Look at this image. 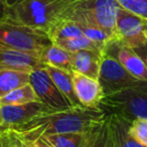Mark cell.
<instances>
[{
	"label": "cell",
	"mask_w": 147,
	"mask_h": 147,
	"mask_svg": "<svg viewBox=\"0 0 147 147\" xmlns=\"http://www.w3.org/2000/svg\"><path fill=\"white\" fill-rule=\"evenodd\" d=\"M107 114L101 108L73 107L63 111H51L28 122L0 129L18 136L27 144L47 135L71 132H89L105 122Z\"/></svg>",
	"instance_id": "obj_1"
},
{
	"label": "cell",
	"mask_w": 147,
	"mask_h": 147,
	"mask_svg": "<svg viewBox=\"0 0 147 147\" xmlns=\"http://www.w3.org/2000/svg\"><path fill=\"white\" fill-rule=\"evenodd\" d=\"M89 0H23L7 8L4 18L47 33L59 21L71 19Z\"/></svg>",
	"instance_id": "obj_2"
},
{
	"label": "cell",
	"mask_w": 147,
	"mask_h": 147,
	"mask_svg": "<svg viewBox=\"0 0 147 147\" xmlns=\"http://www.w3.org/2000/svg\"><path fill=\"white\" fill-rule=\"evenodd\" d=\"M51 45V41L47 33L9 19H0V49H12L40 55Z\"/></svg>",
	"instance_id": "obj_3"
},
{
	"label": "cell",
	"mask_w": 147,
	"mask_h": 147,
	"mask_svg": "<svg viewBox=\"0 0 147 147\" xmlns=\"http://www.w3.org/2000/svg\"><path fill=\"white\" fill-rule=\"evenodd\" d=\"M99 108L106 114H115L127 122L147 119V85L105 95Z\"/></svg>",
	"instance_id": "obj_4"
},
{
	"label": "cell",
	"mask_w": 147,
	"mask_h": 147,
	"mask_svg": "<svg viewBox=\"0 0 147 147\" xmlns=\"http://www.w3.org/2000/svg\"><path fill=\"white\" fill-rule=\"evenodd\" d=\"M117 0H89L76 11L71 19L91 23L117 40V16L120 9Z\"/></svg>",
	"instance_id": "obj_5"
},
{
	"label": "cell",
	"mask_w": 147,
	"mask_h": 147,
	"mask_svg": "<svg viewBox=\"0 0 147 147\" xmlns=\"http://www.w3.org/2000/svg\"><path fill=\"white\" fill-rule=\"evenodd\" d=\"M98 81L105 95L147 85V83L133 77L116 59L106 53L103 55Z\"/></svg>",
	"instance_id": "obj_6"
},
{
	"label": "cell",
	"mask_w": 147,
	"mask_h": 147,
	"mask_svg": "<svg viewBox=\"0 0 147 147\" xmlns=\"http://www.w3.org/2000/svg\"><path fill=\"white\" fill-rule=\"evenodd\" d=\"M117 40L133 49L147 45V18L120 7L117 16Z\"/></svg>",
	"instance_id": "obj_7"
},
{
	"label": "cell",
	"mask_w": 147,
	"mask_h": 147,
	"mask_svg": "<svg viewBox=\"0 0 147 147\" xmlns=\"http://www.w3.org/2000/svg\"><path fill=\"white\" fill-rule=\"evenodd\" d=\"M30 85L39 101L53 110L63 111L73 108L69 101L61 93L45 69H37L30 73Z\"/></svg>",
	"instance_id": "obj_8"
},
{
	"label": "cell",
	"mask_w": 147,
	"mask_h": 147,
	"mask_svg": "<svg viewBox=\"0 0 147 147\" xmlns=\"http://www.w3.org/2000/svg\"><path fill=\"white\" fill-rule=\"evenodd\" d=\"M105 53L116 59L133 77L147 83V65L133 49L118 40H112L107 45Z\"/></svg>",
	"instance_id": "obj_9"
},
{
	"label": "cell",
	"mask_w": 147,
	"mask_h": 147,
	"mask_svg": "<svg viewBox=\"0 0 147 147\" xmlns=\"http://www.w3.org/2000/svg\"><path fill=\"white\" fill-rule=\"evenodd\" d=\"M74 91L81 105L88 108H99L105 97L99 81L87 77L77 71L71 73Z\"/></svg>",
	"instance_id": "obj_10"
},
{
	"label": "cell",
	"mask_w": 147,
	"mask_h": 147,
	"mask_svg": "<svg viewBox=\"0 0 147 147\" xmlns=\"http://www.w3.org/2000/svg\"><path fill=\"white\" fill-rule=\"evenodd\" d=\"M0 110L3 118V126L0 129L23 124L42 113L55 111L42 102H29L22 105L0 106Z\"/></svg>",
	"instance_id": "obj_11"
},
{
	"label": "cell",
	"mask_w": 147,
	"mask_h": 147,
	"mask_svg": "<svg viewBox=\"0 0 147 147\" xmlns=\"http://www.w3.org/2000/svg\"><path fill=\"white\" fill-rule=\"evenodd\" d=\"M10 69L31 73L37 69H45L39 55L12 49H0V69Z\"/></svg>",
	"instance_id": "obj_12"
},
{
	"label": "cell",
	"mask_w": 147,
	"mask_h": 147,
	"mask_svg": "<svg viewBox=\"0 0 147 147\" xmlns=\"http://www.w3.org/2000/svg\"><path fill=\"white\" fill-rule=\"evenodd\" d=\"M104 55L105 53L96 49H82L71 53L75 71L98 81Z\"/></svg>",
	"instance_id": "obj_13"
},
{
	"label": "cell",
	"mask_w": 147,
	"mask_h": 147,
	"mask_svg": "<svg viewBox=\"0 0 147 147\" xmlns=\"http://www.w3.org/2000/svg\"><path fill=\"white\" fill-rule=\"evenodd\" d=\"M41 63H45V67H53L65 71L67 73H73L75 71L73 63L71 53L51 43L39 55Z\"/></svg>",
	"instance_id": "obj_14"
},
{
	"label": "cell",
	"mask_w": 147,
	"mask_h": 147,
	"mask_svg": "<svg viewBox=\"0 0 147 147\" xmlns=\"http://www.w3.org/2000/svg\"><path fill=\"white\" fill-rule=\"evenodd\" d=\"M107 115L109 116L115 147H145L129 134L130 123L115 114Z\"/></svg>",
	"instance_id": "obj_15"
},
{
	"label": "cell",
	"mask_w": 147,
	"mask_h": 147,
	"mask_svg": "<svg viewBox=\"0 0 147 147\" xmlns=\"http://www.w3.org/2000/svg\"><path fill=\"white\" fill-rule=\"evenodd\" d=\"M30 73L18 69H0V98L28 84Z\"/></svg>",
	"instance_id": "obj_16"
},
{
	"label": "cell",
	"mask_w": 147,
	"mask_h": 147,
	"mask_svg": "<svg viewBox=\"0 0 147 147\" xmlns=\"http://www.w3.org/2000/svg\"><path fill=\"white\" fill-rule=\"evenodd\" d=\"M45 69L49 73V77L51 78V80L53 81V83L55 84V86L57 87L61 93L69 101V103L71 104L73 107H81V103L79 102L78 98H77L75 91H74V86L73 82H71V74L67 73L65 71H61L59 69L53 67H49L47 65Z\"/></svg>",
	"instance_id": "obj_17"
},
{
	"label": "cell",
	"mask_w": 147,
	"mask_h": 147,
	"mask_svg": "<svg viewBox=\"0 0 147 147\" xmlns=\"http://www.w3.org/2000/svg\"><path fill=\"white\" fill-rule=\"evenodd\" d=\"M92 131L63 133V134L47 135L43 137L53 147H87L91 140Z\"/></svg>",
	"instance_id": "obj_18"
},
{
	"label": "cell",
	"mask_w": 147,
	"mask_h": 147,
	"mask_svg": "<svg viewBox=\"0 0 147 147\" xmlns=\"http://www.w3.org/2000/svg\"><path fill=\"white\" fill-rule=\"evenodd\" d=\"M29 102H40L30 83L12 91L0 98V106L22 105Z\"/></svg>",
	"instance_id": "obj_19"
},
{
	"label": "cell",
	"mask_w": 147,
	"mask_h": 147,
	"mask_svg": "<svg viewBox=\"0 0 147 147\" xmlns=\"http://www.w3.org/2000/svg\"><path fill=\"white\" fill-rule=\"evenodd\" d=\"M87 147H115L109 116L103 124L92 131V136Z\"/></svg>",
	"instance_id": "obj_20"
},
{
	"label": "cell",
	"mask_w": 147,
	"mask_h": 147,
	"mask_svg": "<svg viewBox=\"0 0 147 147\" xmlns=\"http://www.w3.org/2000/svg\"><path fill=\"white\" fill-rule=\"evenodd\" d=\"M76 22L79 24L80 28L82 29L85 36L90 39L91 41H93L95 45H97L104 51L106 49L107 45L113 40L108 33L105 32L103 29H101L100 27L96 26V25L84 22V21H76Z\"/></svg>",
	"instance_id": "obj_21"
},
{
	"label": "cell",
	"mask_w": 147,
	"mask_h": 147,
	"mask_svg": "<svg viewBox=\"0 0 147 147\" xmlns=\"http://www.w3.org/2000/svg\"><path fill=\"white\" fill-rule=\"evenodd\" d=\"M53 43L69 51V53H76V51H82V49H96V51L105 53L103 49H101L98 45H95L93 41H91L86 36L69 39H57V40L53 41Z\"/></svg>",
	"instance_id": "obj_22"
},
{
	"label": "cell",
	"mask_w": 147,
	"mask_h": 147,
	"mask_svg": "<svg viewBox=\"0 0 147 147\" xmlns=\"http://www.w3.org/2000/svg\"><path fill=\"white\" fill-rule=\"evenodd\" d=\"M129 134L147 147V119H136L129 126Z\"/></svg>",
	"instance_id": "obj_23"
},
{
	"label": "cell",
	"mask_w": 147,
	"mask_h": 147,
	"mask_svg": "<svg viewBox=\"0 0 147 147\" xmlns=\"http://www.w3.org/2000/svg\"><path fill=\"white\" fill-rule=\"evenodd\" d=\"M122 8L147 18V0H117Z\"/></svg>",
	"instance_id": "obj_24"
},
{
	"label": "cell",
	"mask_w": 147,
	"mask_h": 147,
	"mask_svg": "<svg viewBox=\"0 0 147 147\" xmlns=\"http://www.w3.org/2000/svg\"><path fill=\"white\" fill-rule=\"evenodd\" d=\"M0 142L2 147H14L10 136L3 131H0Z\"/></svg>",
	"instance_id": "obj_25"
},
{
	"label": "cell",
	"mask_w": 147,
	"mask_h": 147,
	"mask_svg": "<svg viewBox=\"0 0 147 147\" xmlns=\"http://www.w3.org/2000/svg\"><path fill=\"white\" fill-rule=\"evenodd\" d=\"M3 132L7 133V134L10 136L11 140H12V143H13V146H14V147H29L28 144H27V143H25L23 140H21L18 136L12 134V133H10V132H7V131H3Z\"/></svg>",
	"instance_id": "obj_26"
},
{
	"label": "cell",
	"mask_w": 147,
	"mask_h": 147,
	"mask_svg": "<svg viewBox=\"0 0 147 147\" xmlns=\"http://www.w3.org/2000/svg\"><path fill=\"white\" fill-rule=\"evenodd\" d=\"M137 53L141 57V59L146 63L147 65V45H144V47H140V49H134Z\"/></svg>",
	"instance_id": "obj_27"
},
{
	"label": "cell",
	"mask_w": 147,
	"mask_h": 147,
	"mask_svg": "<svg viewBox=\"0 0 147 147\" xmlns=\"http://www.w3.org/2000/svg\"><path fill=\"white\" fill-rule=\"evenodd\" d=\"M33 143H35V144L37 145V147H53L45 137H40V138H38Z\"/></svg>",
	"instance_id": "obj_28"
},
{
	"label": "cell",
	"mask_w": 147,
	"mask_h": 147,
	"mask_svg": "<svg viewBox=\"0 0 147 147\" xmlns=\"http://www.w3.org/2000/svg\"><path fill=\"white\" fill-rule=\"evenodd\" d=\"M7 10V4L5 0H0V19H3L5 17Z\"/></svg>",
	"instance_id": "obj_29"
},
{
	"label": "cell",
	"mask_w": 147,
	"mask_h": 147,
	"mask_svg": "<svg viewBox=\"0 0 147 147\" xmlns=\"http://www.w3.org/2000/svg\"><path fill=\"white\" fill-rule=\"evenodd\" d=\"M6 1V4H7V8L10 6H13V5L17 4V3L21 2V1H23V0H5Z\"/></svg>",
	"instance_id": "obj_30"
},
{
	"label": "cell",
	"mask_w": 147,
	"mask_h": 147,
	"mask_svg": "<svg viewBox=\"0 0 147 147\" xmlns=\"http://www.w3.org/2000/svg\"><path fill=\"white\" fill-rule=\"evenodd\" d=\"M3 126V118H2V114H1V110H0V128Z\"/></svg>",
	"instance_id": "obj_31"
},
{
	"label": "cell",
	"mask_w": 147,
	"mask_h": 147,
	"mask_svg": "<svg viewBox=\"0 0 147 147\" xmlns=\"http://www.w3.org/2000/svg\"><path fill=\"white\" fill-rule=\"evenodd\" d=\"M0 147H2V146H1V142H0Z\"/></svg>",
	"instance_id": "obj_32"
}]
</instances>
